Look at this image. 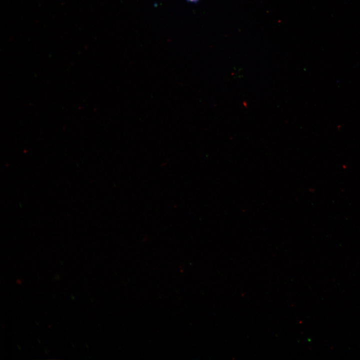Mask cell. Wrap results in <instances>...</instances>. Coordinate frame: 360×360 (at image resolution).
<instances>
[{"label":"cell","instance_id":"1","mask_svg":"<svg viewBox=\"0 0 360 360\" xmlns=\"http://www.w3.org/2000/svg\"><path fill=\"white\" fill-rule=\"evenodd\" d=\"M188 2H196L199 0H186Z\"/></svg>","mask_w":360,"mask_h":360}]
</instances>
